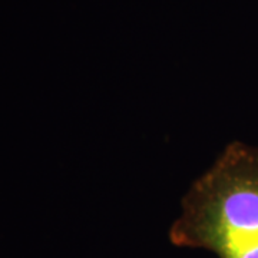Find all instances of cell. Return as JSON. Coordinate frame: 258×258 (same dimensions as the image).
Wrapping results in <instances>:
<instances>
[{"label": "cell", "instance_id": "1", "mask_svg": "<svg viewBox=\"0 0 258 258\" xmlns=\"http://www.w3.org/2000/svg\"><path fill=\"white\" fill-rule=\"evenodd\" d=\"M174 245L218 258H258V147L232 142L182 201Z\"/></svg>", "mask_w": 258, "mask_h": 258}]
</instances>
